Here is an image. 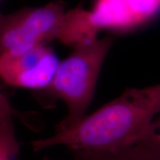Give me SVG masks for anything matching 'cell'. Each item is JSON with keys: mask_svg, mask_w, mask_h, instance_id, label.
I'll use <instances>...</instances> for the list:
<instances>
[{"mask_svg": "<svg viewBox=\"0 0 160 160\" xmlns=\"http://www.w3.org/2000/svg\"><path fill=\"white\" fill-rule=\"evenodd\" d=\"M159 112L160 84L128 88L91 114L32 146L36 151L62 145L75 153H116L140 139Z\"/></svg>", "mask_w": 160, "mask_h": 160, "instance_id": "6da1fadb", "label": "cell"}, {"mask_svg": "<svg viewBox=\"0 0 160 160\" xmlns=\"http://www.w3.org/2000/svg\"><path fill=\"white\" fill-rule=\"evenodd\" d=\"M112 44L109 37L97 38L76 46L73 53L59 62L51 85L45 90L67 107V116L57 129L73 125L85 116Z\"/></svg>", "mask_w": 160, "mask_h": 160, "instance_id": "7a4b0ae2", "label": "cell"}, {"mask_svg": "<svg viewBox=\"0 0 160 160\" xmlns=\"http://www.w3.org/2000/svg\"><path fill=\"white\" fill-rule=\"evenodd\" d=\"M66 10L61 1L0 16V56L19 53L57 40Z\"/></svg>", "mask_w": 160, "mask_h": 160, "instance_id": "3957f363", "label": "cell"}, {"mask_svg": "<svg viewBox=\"0 0 160 160\" xmlns=\"http://www.w3.org/2000/svg\"><path fill=\"white\" fill-rule=\"evenodd\" d=\"M59 64L54 51L47 45L19 53H5L0 56V78L13 87L45 90Z\"/></svg>", "mask_w": 160, "mask_h": 160, "instance_id": "277c9868", "label": "cell"}, {"mask_svg": "<svg viewBox=\"0 0 160 160\" xmlns=\"http://www.w3.org/2000/svg\"><path fill=\"white\" fill-rule=\"evenodd\" d=\"M160 13V0H95L90 11L98 31L125 32L141 27Z\"/></svg>", "mask_w": 160, "mask_h": 160, "instance_id": "5b68a950", "label": "cell"}, {"mask_svg": "<svg viewBox=\"0 0 160 160\" xmlns=\"http://www.w3.org/2000/svg\"><path fill=\"white\" fill-rule=\"evenodd\" d=\"M99 31L92 23L90 11L78 5L66 11L57 40L75 48L97 39Z\"/></svg>", "mask_w": 160, "mask_h": 160, "instance_id": "8992f818", "label": "cell"}, {"mask_svg": "<svg viewBox=\"0 0 160 160\" xmlns=\"http://www.w3.org/2000/svg\"><path fill=\"white\" fill-rule=\"evenodd\" d=\"M116 153L139 160H160V112L140 139L131 147Z\"/></svg>", "mask_w": 160, "mask_h": 160, "instance_id": "52a82bcc", "label": "cell"}, {"mask_svg": "<svg viewBox=\"0 0 160 160\" xmlns=\"http://www.w3.org/2000/svg\"><path fill=\"white\" fill-rule=\"evenodd\" d=\"M12 118L0 120V160H15L19 153V145Z\"/></svg>", "mask_w": 160, "mask_h": 160, "instance_id": "ba28073f", "label": "cell"}, {"mask_svg": "<svg viewBox=\"0 0 160 160\" xmlns=\"http://www.w3.org/2000/svg\"><path fill=\"white\" fill-rule=\"evenodd\" d=\"M76 160H139L119 153H75Z\"/></svg>", "mask_w": 160, "mask_h": 160, "instance_id": "9c48e42d", "label": "cell"}, {"mask_svg": "<svg viewBox=\"0 0 160 160\" xmlns=\"http://www.w3.org/2000/svg\"><path fill=\"white\" fill-rule=\"evenodd\" d=\"M14 113L15 111L11 103L3 94L2 92L0 91V120L6 119V118L13 117Z\"/></svg>", "mask_w": 160, "mask_h": 160, "instance_id": "30bf717a", "label": "cell"}, {"mask_svg": "<svg viewBox=\"0 0 160 160\" xmlns=\"http://www.w3.org/2000/svg\"><path fill=\"white\" fill-rule=\"evenodd\" d=\"M0 2H1V0H0ZM2 15V13H1V12H0V16H1Z\"/></svg>", "mask_w": 160, "mask_h": 160, "instance_id": "8fae6325", "label": "cell"}]
</instances>
